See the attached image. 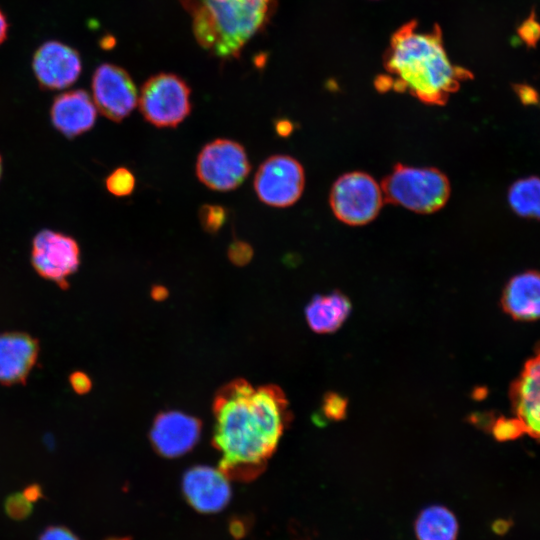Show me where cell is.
<instances>
[{
  "label": "cell",
  "mask_w": 540,
  "mask_h": 540,
  "mask_svg": "<svg viewBox=\"0 0 540 540\" xmlns=\"http://www.w3.org/2000/svg\"><path fill=\"white\" fill-rule=\"evenodd\" d=\"M385 202L381 185L368 173L341 175L332 185L329 204L342 223L361 226L373 221Z\"/></svg>",
  "instance_id": "cell-5"
},
{
  "label": "cell",
  "mask_w": 540,
  "mask_h": 540,
  "mask_svg": "<svg viewBox=\"0 0 540 540\" xmlns=\"http://www.w3.org/2000/svg\"><path fill=\"white\" fill-rule=\"evenodd\" d=\"M275 130L279 136L286 137L293 130V125L288 120H278L275 124Z\"/></svg>",
  "instance_id": "cell-29"
},
{
  "label": "cell",
  "mask_w": 540,
  "mask_h": 540,
  "mask_svg": "<svg viewBox=\"0 0 540 540\" xmlns=\"http://www.w3.org/2000/svg\"><path fill=\"white\" fill-rule=\"evenodd\" d=\"M508 202L519 216L540 220V178L533 176L514 182L508 191Z\"/></svg>",
  "instance_id": "cell-20"
},
{
  "label": "cell",
  "mask_w": 540,
  "mask_h": 540,
  "mask_svg": "<svg viewBox=\"0 0 540 540\" xmlns=\"http://www.w3.org/2000/svg\"><path fill=\"white\" fill-rule=\"evenodd\" d=\"M501 306L514 320H540V272L530 270L513 276L503 289Z\"/></svg>",
  "instance_id": "cell-17"
},
{
  "label": "cell",
  "mask_w": 540,
  "mask_h": 540,
  "mask_svg": "<svg viewBox=\"0 0 540 540\" xmlns=\"http://www.w3.org/2000/svg\"><path fill=\"white\" fill-rule=\"evenodd\" d=\"M227 219V210L220 205L205 204L199 209V220L204 231L217 233Z\"/></svg>",
  "instance_id": "cell-22"
},
{
  "label": "cell",
  "mask_w": 540,
  "mask_h": 540,
  "mask_svg": "<svg viewBox=\"0 0 540 540\" xmlns=\"http://www.w3.org/2000/svg\"><path fill=\"white\" fill-rule=\"evenodd\" d=\"M227 255L232 264L244 266L251 261L253 249L243 240H234L228 247Z\"/></svg>",
  "instance_id": "cell-24"
},
{
  "label": "cell",
  "mask_w": 540,
  "mask_h": 540,
  "mask_svg": "<svg viewBox=\"0 0 540 540\" xmlns=\"http://www.w3.org/2000/svg\"><path fill=\"white\" fill-rule=\"evenodd\" d=\"M200 434L201 423L196 417L180 411H167L155 418L150 440L159 455L176 458L190 451Z\"/></svg>",
  "instance_id": "cell-14"
},
{
  "label": "cell",
  "mask_w": 540,
  "mask_h": 540,
  "mask_svg": "<svg viewBox=\"0 0 540 540\" xmlns=\"http://www.w3.org/2000/svg\"><path fill=\"white\" fill-rule=\"evenodd\" d=\"M182 491L186 501L205 514L222 511L232 495L229 478L220 469L207 465L193 466L184 473Z\"/></svg>",
  "instance_id": "cell-12"
},
{
  "label": "cell",
  "mask_w": 540,
  "mask_h": 540,
  "mask_svg": "<svg viewBox=\"0 0 540 540\" xmlns=\"http://www.w3.org/2000/svg\"><path fill=\"white\" fill-rule=\"evenodd\" d=\"M1 174H2V158L0 156V178H1Z\"/></svg>",
  "instance_id": "cell-33"
},
{
  "label": "cell",
  "mask_w": 540,
  "mask_h": 540,
  "mask_svg": "<svg viewBox=\"0 0 540 540\" xmlns=\"http://www.w3.org/2000/svg\"><path fill=\"white\" fill-rule=\"evenodd\" d=\"M519 34L528 45H534L540 37V25L531 16L522 24Z\"/></svg>",
  "instance_id": "cell-25"
},
{
  "label": "cell",
  "mask_w": 540,
  "mask_h": 540,
  "mask_svg": "<svg viewBox=\"0 0 540 540\" xmlns=\"http://www.w3.org/2000/svg\"><path fill=\"white\" fill-rule=\"evenodd\" d=\"M213 445L219 469L249 481L261 474L291 420L288 400L276 385L254 387L243 379L223 386L213 403Z\"/></svg>",
  "instance_id": "cell-1"
},
{
  "label": "cell",
  "mask_w": 540,
  "mask_h": 540,
  "mask_svg": "<svg viewBox=\"0 0 540 540\" xmlns=\"http://www.w3.org/2000/svg\"><path fill=\"white\" fill-rule=\"evenodd\" d=\"M510 398L521 434L540 440V345L512 384Z\"/></svg>",
  "instance_id": "cell-13"
},
{
  "label": "cell",
  "mask_w": 540,
  "mask_h": 540,
  "mask_svg": "<svg viewBox=\"0 0 540 540\" xmlns=\"http://www.w3.org/2000/svg\"><path fill=\"white\" fill-rule=\"evenodd\" d=\"M510 527H511V522L508 520H502V519L496 520L492 525L494 532L497 534L506 533Z\"/></svg>",
  "instance_id": "cell-30"
},
{
  "label": "cell",
  "mask_w": 540,
  "mask_h": 540,
  "mask_svg": "<svg viewBox=\"0 0 540 540\" xmlns=\"http://www.w3.org/2000/svg\"><path fill=\"white\" fill-rule=\"evenodd\" d=\"M50 117L53 126L65 137L72 139L94 126L97 108L85 90H70L54 98Z\"/></svg>",
  "instance_id": "cell-15"
},
{
  "label": "cell",
  "mask_w": 540,
  "mask_h": 540,
  "mask_svg": "<svg viewBox=\"0 0 540 540\" xmlns=\"http://www.w3.org/2000/svg\"><path fill=\"white\" fill-rule=\"evenodd\" d=\"M8 33V21L0 9V45L6 40Z\"/></svg>",
  "instance_id": "cell-31"
},
{
  "label": "cell",
  "mask_w": 540,
  "mask_h": 540,
  "mask_svg": "<svg viewBox=\"0 0 540 540\" xmlns=\"http://www.w3.org/2000/svg\"><path fill=\"white\" fill-rule=\"evenodd\" d=\"M70 383L75 392L79 394L86 393L91 388L90 378L82 372H75L70 376Z\"/></svg>",
  "instance_id": "cell-27"
},
{
  "label": "cell",
  "mask_w": 540,
  "mask_h": 540,
  "mask_svg": "<svg viewBox=\"0 0 540 540\" xmlns=\"http://www.w3.org/2000/svg\"><path fill=\"white\" fill-rule=\"evenodd\" d=\"M515 92L520 98V101L524 105H534L539 102V96L537 92L527 85H516L514 87Z\"/></svg>",
  "instance_id": "cell-28"
},
{
  "label": "cell",
  "mask_w": 540,
  "mask_h": 540,
  "mask_svg": "<svg viewBox=\"0 0 540 540\" xmlns=\"http://www.w3.org/2000/svg\"><path fill=\"white\" fill-rule=\"evenodd\" d=\"M135 183L133 173L125 167H118L105 180L107 190L118 197L130 195Z\"/></svg>",
  "instance_id": "cell-21"
},
{
  "label": "cell",
  "mask_w": 540,
  "mask_h": 540,
  "mask_svg": "<svg viewBox=\"0 0 540 540\" xmlns=\"http://www.w3.org/2000/svg\"><path fill=\"white\" fill-rule=\"evenodd\" d=\"M39 354L37 339L24 332L0 333V383H25Z\"/></svg>",
  "instance_id": "cell-16"
},
{
  "label": "cell",
  "mask_w": 540,
  "mask_h": 540,
  "mask_svg": "<svg viewBox=\"0 0 540 540\" xmlns=\"http://www.w3.org/2000/svg\"><path fill=\"white\" fill-rule=\"evenodd\" d=\"M199 45L221 59L240 55L267 23L273 0H179Z\"/></svg>",
  "instance_id": "cell-3"
},
{
  "label": "cell",
  "mask_w": 540,
  "mask_h": 540,
  "mask_svg": "<svg viewBox=\"0 0 540 540\" xmlns=\"http://www.w3.org/2000/svg\"><path fill=\"white\" fill-rule=\"evenodd\" d=\"M91 87L97 110L111 121H123L138 103L133 79L115 64L99 65L93 73Z\"/></svg>",
  "instance_id": "cell-10"
},
{
  "label": "cell",
  "mask_w": 540,
  "mask_h": 540,
  "mask_svg": "<svg viewBox=\"0 0 540 540\" xmlns=\"http://www.w3.org/2000/svg\"><path fill=\"white\" fill-rule=\"evenodd\" d=\"M305 186V173L300 162L289 156H270L259 166L254 189L263 203L283 208L296 203Z\"/></svg>",
  "instance_id": "cell-8"
},
{
  "label": "cell",
  "mask_w": 540,
  "mask_h": 540,
  "mask_svg": "<svg viewBox=\"0 0 540 540\" xmlns=\"http://www.w3.org/2000/svg\"><path fill=\"white\" fill-rule=\"evenodd\" d=\"M40 540H78V538L66 528L50 527L42 533Z\"/></svg>",
  "instance_id": "cell-26"
},
{
  "label": "cell",
  "mask_w": 540,
  "mask_h": 540,
  "mask_svg": "<svg viewBox=\"0 0 540 540\" xmlns=\"http://www.w3.org/2000/svg\"><path fill=\"white\" fill-rule=\"evenodd\" d=\"M32 68L42 89L60 90L76 82L82 71V62L76 49L51 40L35 51Z\"/></svg>",
  "instance_id": "cell-11"
},
{
  "label": "cell",
  "mask_w": 540,
  "mask_h": 540,
  "mask_svg": "<svg viewBox=\"0 0 540 540\" xmlns=\"http://www.w3.org/2000/svg\"><path fill=\"white\" fill-rule=\"evenodd\" d=\"M384 67L392 76L385 80L389 86L432 105L445 104L460 82L472 77L451 63L438 27L422 31L416 22L403 25L392 35Z\"/></svg>",
  "instance_id": "cell-2"
},
{
  "label": "cell",
  "mask_w": 540,
  "mask_h": 540,
  "mask_svg": "<svg viewBox=\"0 0 540 540\" xmlns=\"http://www.w3.org/2000/svg\"><path fill=\"white\" fill-rule=\"evenodd\" d=\"M251 164L244 147L230 139H215L200 151L196 161V175L208 188L231 191L247 178Z\"/></svg>",
  "instance_id": "cell-7"
},
{
  "label": "cell",
  "mask_w": 540,
  "mask_h": 540,
  "mask_svg": "<svg viewBox=\"0 0 540 540\" xmlns=\"http://www.w3.org/2000/svg\"><path fill=\"white\" fill-rule=\"evenodd\" d=\"M31 262L42 278L66 289L68 277L74 274L80 265V248L71 236L45 229L33 239Z\"/></svg>",
  "instance_id": "cell-9"
},
{
  "label": "cell",
  "mask_w": 540,
  "mask_h": 540,
  "mask_svg": "<svg viewBox=\"0 0 540 540\" xmlns=\"http://www.w3.org/2000/svg\"><path fill=\"white\" fill-rule=\"evenodd\" d=\"M385 202L415 213L431 214L445 206L451 194L448 177L435 167L397 163L381 183Z\"/></svg>",
  "instance_id": "cell-4"
},
{
  "label": "cell",
  "mask_w": 540,
  "mask_h": 540,
  "mask_svg": "<svg viewBox=\"0 0 540 540\" xmlns=\"http://www.w3.org/2000/svg\"><path fill=\"white\" fill-rule=\"evenodd\" d=\"M352 310L349 298L340 291L314 296L305 307V318L316 333H332L338 330Z\"/></svg>",
  "instance_id": "cell-18"
},
{
  "label": "cell",
  "mask_w": 540,
  "mask_h": 540,
  "mask_svg": "<svg viewBox=\"0 0 540 540\" xmlns=\"http://www.w3.org/2000/svg\"><path fill=\"white\" fill-rule=\"evenodd\" d=\"M347 406L348 400L344 396L328 392L323 398L322 411L331 420H341L346 416Z\"/></svg>",
  "instance_id": "cell-23"
},
{
  "label": "cell",
  "mask_w": 540,
  "mask_h": 540,
  "mask_svg": "<svg viewBox=\"0 0 540 540\" xmlns=\"http://www.w3.org/2000/svg\"><path fill=\"white\" fill-rule=\"evenodd\" d=\"M415 533L418 540H456L458 521L448 508L432 505L418 515Z\"/></svg>",
  "instance_id": "cell-19"
},
{
  "label": "cell",
  "mask_w": 540,
  "mask_h": 540,
  "mask_svg": "<svg viewBox=\"0 0 540 540\" xmlns=\"http://www.w3.org/2000/svg\"><path fill=\"white\" fill-rule=\"evenodd\" d=\"M190 87L179 76L158 73L143 84L138 98L144 119L158 128L178 126L191 112Z\"/></svg>",
  "instance_id": "cell-6"
},
{
  "label": "cell",
  "mask_w": 540,
  "mask_h": 540,
  "mask_svg": "<svg viewBox=\"0 0 540 540\" xmlns=\"http://www.w3.org/2000/svg\"><path fill=\"white\" fill-rule=\"evenodd\" d=\"M151 294L154 299L162 300L168 295V291L162 286H155L153 287Z\"/></svg>",
  "instance_id": "cell-32"
}]
</instances>
